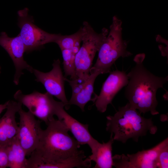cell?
<instances>
[{
    "instance_id": "7a4b0ae2",
    "label": "cell",
    "mask_w": 168,
    "mask_h": 168,
    "mask_svg": "<svg viewBox=\"0 0 168 168\" xmlns=\"http://www.w3.org/2000/svg\"><path fill=\"white\" fill-rule=\"evenodd\" d=\"M47 125L34 151L44 160L57 164L58 168L70 167L71 158L84 152L78 150L80 145L68 134V129L61 121L54 119Z\"/></svg>"
},
{
    "instance_id": "ac0fdd59",
    "label": "cell",
    "mask_w": 168,
    "mask_h": 168,
    "mask_svg": "<svg viewBox=\"0 0 168 168\" xmlns=\"http://www.w3.org/2000/svg\"><path fill=\"white\" fill-rule=\"evenodd\" d=\"M80 47L72 49H61L63 59V67L65 77L70 76L71 80L74 79L75 73V60L76 54Z\"/></svg>"
},
{
    "instance_id": "e0dca14e",
    "label": "cell",
    "mask_w": 168,
    "mask_h": 168,
    "mask_svg": "<svg viewBox=\"0 0 168 168\" xmlns=\"http://www.w3.org/2000/svg\"><path fill=\"white\" fill-rule=\"evenodd\" d=\"M8 167L26 168L25 152L20 142L17 134L7 145Z\"/></svg>"
},
{
    "instance_id": "4fadbf2b",
    "label": "cell",
    "mask_w": 168,
    "mask_h": 168,
    "mask_svg": "<svg viewBox=\"0 0 168 168\" xmlns=\"http://www.w3.org/2000/svg\"><path fill=\"white\" fill-rule=\"evenodd\" d=\"M54 114L61 121L71 132L80 145H88L91 148L97 142L90 134L88 124H83L68 114L65 110L64 104L62 101H56Z\"/></svg>"
},
{
    "instance_id": "7c38bea8",
    "label": "cell",
    "mask_w": 168,
    "mask_h": 168,
    "mask_svg": "<svg viewBox=\"0 0 168 168\" xmlns=\"http://www.w3.org/2000/svg\"><path fill=\"white\" fill-rule=\"evenodd\" d=\"M128 82L125 72L116 70L111 72L103 83L99 95L96 96L95 102L97 110L101 113L105 112L116 95Z\"/></svg>"
},
{
    "instance_id": "8fae6325",
    "label": "cell",
    "mask_w": 168,
    "mask_h": 168,
    "mask_svg": "<svg viewBox=\"0 0 168 168\" xmlns=\"http://www.w3.org/2000/svg\"><path fill=\"white\" fill-rule=\"evenodd\" d=\"M0 45L7 52L12 58L15 68L13 82L18 85L20 79L26 69L32 73L33 68L29 65L24 58L25 52V45L19 34L14 37H9L5 32L0 35Z\"/></svg>"
},
{
    "instance_id": "d6986e66",
    "label": "cell",
    "mask_w": 168,
    "mask_h": 168,
    "mask_svg": "<svg viewBox=\"0 0 168 168\" xmlns=\"http://www.w3.org/2000/svg\"><path fill=\"white\" fill-rule=\"evenodd\" d=\"M82 29L81 27L77 32L69 35H61L55 42L60 49H72L77 47L80 46L82 41Z\"/></svg>"
},
{
    "instance_id": "44dd1931",
    "label": "cell",
    "mask_w": 168,
    "mask_h": 168,
    "mask_svg": "<svg viewBox=\"0 0 168 168\" xmlns=\"http://www.w3.org/2000/svg\"><path fill=\"white\" fill-rule=\"evenodd\" d=\"M7 146H0V168L8 167Z\"/></svg>"
},
{
    "instance_id": "3957f363",
    "label": "cell",
    "mask_w": 168,
    "mask_h": 168,
    "mask_svg": "<svg viewBox=\"0 0 168 168\" xmlns=\"http://www.w3.org/2000/svg\"><path fill=\"white\" fill-rule=\"evenodd\" d=\"M141 114L128 102L119 107L114 115L106 117V130L114 135V140L124 143L130 138L137 142L139 137L145 136L148 132L155 134L157 128L152 118H146Z\"/></svg>"
},
{
    "instance_id": "8992f818",
    "label": "cell",
    "mask_w": 168,
    "mask_h": 168,
    "mask_svg": "<svg viewBox=\"0 0 168 168\" xmlns=\"http://www.w3.org/2000/svg\"><path fill=\"white\" fill-rule=\"evenodd\" d=\"M28 11V9L25 8L17 12L19 34L27 53L41 49L46 44L55 43L61 35L49 33L38 27Z\"/></svg>"
},
{
    "instance_id": "52a82bcc",
    "label": "cell",
    "mask_w": 168,
    "mask_h": 168,
    "mask_svg": "<svg viewBox=\"0 0 168 168\" xmlns=\"http://www.w3.org/2000/svg\"><path fill=\"white\" fill-rule=\"evenodd\" d=\"M16 101L25 106L29 111L47 125L53 119L56 101L47 92L42 93L34 91L25 95L19 90L14 95Z\"/></svg>"
},
{
    "instance_id": "5bb4252c",
    "label": "cell",
    "mask_w": 168,
    "mask_h": 168,
    "mask_svg": "<svg viewBox=\"0 0 168 168\" xmlns=\"http://www.w3.org/2000/svg\"><path fill=\"white\" fill-rule=\"evenodd\" d=\"M100 74L97 72L90 71V74L86 79L77 78L69 80L64 78L72 89V95L68 105H75L79 107L82 111L86 103L90 100H94L91 98L93 93L94 85L96 77Z\"/></svg>"
},
{
    "instance_id": "30bf717a",
    "label": "cell",
    "mask_w": 168,
    "mask_h": 168,
    "mask_svg": "<svg viewBox=\"0 0 168 168\" xmlns=\"http://www.w3.org/2000/svg\"><path fill=\"white\" fill-rule=\"evenodd\" d=\"M52 66V69L49 72H44L33 68L32 73L36 77L35 80L41 83L47 92L60 100L68 109L69 105L65 92V77L60 67L59 59L54 60Z\"/></svg>"
},
{
    "instance_id": "2e32d148",
    "label": "cell",
    "mask_w": 168,
    "mask_h": 168,
    "mask_svg": "<svg viewBox=\"0 0 168 168\" xmlns=\"http://www.w3.org/2000/svg\"><path fill=\"white\" fill-rule=\"evenodd\" d=\"M111 133L108 142L101 143L97 141L91 148V154L88 158L95 162L94 168H111L113 166L112 145L114 140Z\"/></svg>"
},
{
    "instance_id": "9c48e42d",
    "label": "cell",
    "mask_w": 168,
    "mask_h": 168,
    "mask_svg": "<svg viewBox=\"0 0 168 168\" xmlns=\"http://www.w3.org/2000/svg\"><path fill=\"white\" fill-rule=\"evenodd\" d=\"M167 145L168 138L151 149L127 155H118L115 160V166L117 168H156L158 155Z\"/></svg>"
},
{
    "instance_id": "7402d4cb",
    "label": "cell",
    "mask_w": 168,
    "mask_h": 168,
    "mask_svg": "<svg viewBox=\"0 0 168 168\" xmlns=\"http://www.w3.org/2000/svg\"><path fill=\"white\" fill-rule=\"evenodd\" d=\"M8 101L3 104H0V114L3 110L6 109L8 104Z\"/></svg>"
},
{
    "instance_id": "ffe728a7",
    "label": "cell",
    "mask_w": 168,
    "mask_h": 168,
    "mask_svg": "<svg viewBox=\"0 0 168 168\" xmlns=\"http://www.w3.org/2000/svg\"><path fill=\"white\" fill-rule=\"evenodd\" d=\"M157 168H168V145L164 147L160 152L157 159Z\"/></svg>"
},
{
    "instance_id": "6da1fadb",
    "label": "cell",
    "mask_w": 168,
    "mask_h": 168,
    "mask_svg": "<svg viewBox=\"0 0 168 168\" xmlns=\"http://www.w3.org/2000/svg\"><path fill=\"white\" fill-rule=\"evenodd\" d=\"M145 58L143 53L134 58L136 64L127 74L128 82L124 94L130 105L140 114L149 112L154 115L159 113L156 110L157 91L168 82V77L157 76L150 72L143 65Z\"/></svg>"
},
{
    "instance_id": "9a60e30c",
    "label": "cell",
    "mask_w": 168,
    "mask_h": 168,
    "mask_svg": "<svg viewBox=\"0 0 168 168\" xmlns=\"http://www.w3.org/2000/svg\"><path fill=\"white\" fill-rule=\"evenodd\" d=\"M22 105L17 101H8L6 111L0 118V146L7 145L18 134L19 127L16 114Z\"/></svg>"
},
{
    "instance_id": "5b68a950",
    "label": "cell",
    "mask_w": 168,
    "mask_h": 168,
    "mask_svg": "<svg viewBox=\"0 0 168 168\" xmlns=\"http://www.w3.org/2000/svg\"><path fill=\"white\" fill-rule=\"evenodd\" d=\"M82 27V44L75 56L74 79L88 78L96 53L109 32L107 29L103 28L101 33H97L86 21L83 22Z\"/></svg>"
},
{
    "instance_id": "277c9868",
    "label": "cell",
    "mask_w": 168,
    "mask_h": 168,
    "mask_svg": "<svg viewBox=\"0 0 168 168\" xmlns=\"http://www.w3.org/2000/svg\"><path fill=\"white\" fill-rule=\"evenodd\" d=\"M122 21L114 16L110 31L98 51L97 59L90 72H97L100 74L109 72L112 65L119 58L132 55L127 50L128 41L122 38Z\"/></svg>"
},
{
    "instance_id": "ba28073f",
    "label": "cell",
    "mask_w": 168,
    "mask_h": 168,
    "mask_svg": "<svg viewBox=\"0 0 168 168\" xmlns=\"http://www.w3.org/2000/svg\"><path fill=\"white\" fill-rule=\"evenodd\" d=\"M18 113L20 116L18 139L26 156H30L36 148L39 141L43 130L40 121L36 119L30 111L26 112L22 108Z\"/></svg>"
}]
</instances>
